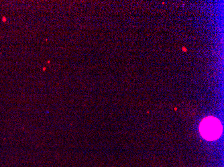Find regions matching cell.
<instances>
[{
    "label": "cell",
    "instance_id": "obj_1",
    "mask_svg": "<svg viewBox=\"0 0 224 167\" xmlns=\"http://www.w3.org/2000/svg\"><path fill=\"white\" fill-rule=\"evenodd\" d=\"M199 132L202 137L209 141L217 140L222 133V123L215 117H206L200 123Z\"/></svg>",
    "mask_w": 224,
    "mask_h": 167
},
{
    "label": "cell",
    "instance_id": "obj_2",
    "mask_svg": "<svg viewBox=\"0 0 224 167\" xmlns=\"http://www.w3.org/2000/svg\"><path fill=\"white\" fill-rule=\"evenodd\" d=\"M6 21V17H3V21L5 22Z\"/></svg>",
    "mask_w": 224,
    "mask_h": 167
},
{
    "label": "cell",
    "instance_id": "obj_3",
    "mask_svg": "<svg viewBox=\"0 0 224 167\" xmlns=\"http://www.w3.org/2000/svg\"><path fill=\"white\" fill-rule=\"evenodd\" d=\"M45 70H46V68H43V70H44V71H45Z\"/></svg>",
    "mask_w": 224,
    "mask_h": 167
}]
</instances>
